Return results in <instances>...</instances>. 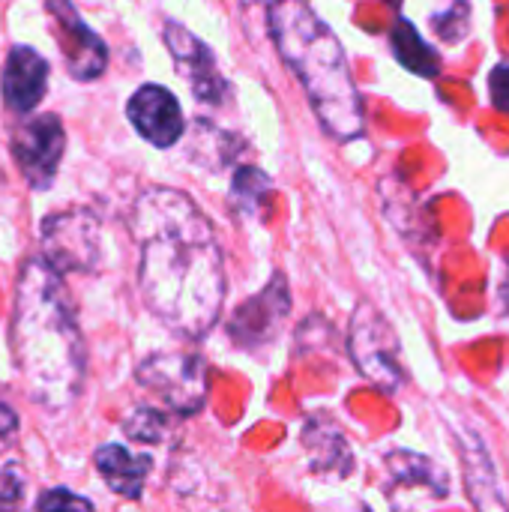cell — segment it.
<instances>
[{
    "instance_id": "d4e9b609",
    "label": "cell",
    "mask_w": 509,
    "mask_h": 512,
    "mask_svg": "<svg viewBox=\"0 0 509 512\" xmlns=\"http://www.w3.org/2000/svg\"><path fill=\"white\" fill-rule=\"evenodd\" d=\"M387 3H393V6H402V0H387Z\"/></svg>"
},
{
    "instance_id": "9c48e42d",
    "label": "cell",
    "mask_w": 509,
    "mask_h": 512,
    "mask_svg": "<svg viewBox=\"0 0 509 512\" xmlns=\"http://www.w3.org/2000/svg\"><path fill=\"white\" fill-rule=\"evenodd\" d=\"M288 312H291V294H288L285 276L276 273L264 291H258L243 306H237V312L228 321V333L237 348L252 351V348L270 345L279 336Z\"/></svg>"
},
{
    "instance_id": "ffe728a7",
    "label": "cell",
    "mask_w": 509,
    "mask_h": 512,
    "mask_svg": "<svg viewBox=\"0 0 509 512\" xmlns=\"http://www.w3.org/2000/svg\"><path fill=\"white\" fill-rule=\"evenodd\" d=\"M0 512H24V480L15 468L0 471Z\"/></svg>"
},
{
    "instance_id": "cb8c5ba5",
    "label": "cell",
    "mask_w": 509,
    "mask_h": 512,
    "mask_svg": "<svg viewBox=\"0 0 509 512\" xmlns=\"http://www.w3.org/2000/svg\"><path fill=\"white\" fill-rule=\"evenodd\" d=\"M504 300H507V306H509V285L504 288Z\"/></svg>"
},
{
    "instance_id": "9a60e30c",
    "label": "cell",
    "mask_w": 509,
    "mask_h": 512,
    "mask_svg": "<svg viewBox=\"0 0 509 512\" xmlns=\"http://www.w3.org/2000/svg\"><path fill=\"white\" fill-rule=\"evenodd\" d=\"M93 462H96V471L105 480V486L114 495L129 498V501L141 498V489H144L147 474H150V465H153L147 456H135V453H129L120 444L99 447L96 456H93Z\"/></svg>"
},
{
    "instance_id": "277c9868",
    "label": "cell",
    "mask_w": 509,
    "mask_h": 512,
    "mask_svg": "<svg viewBox=\"0 0 509 512\" xmlns=\"http://www.w3.org/2000/svg\"><path fill=\"white\" fill-rule=\"evenodd\" d=\"M348 354L357 372L384 393H399L408 381L402 366V342L390 321L372 306L360 303L351 315Z\"/></svg>"
},
{
    "instance_id": "7402d4cb",
    "label": "cell",
    "mask_w": 509,
    "mask_h": 512,
    "mask_svg": "<svg viewBox=\"0 0 509 512\" xmlns=\"http://www.w3.org/2000/svg\"><path fill=\"white\" fill-rule=\"evenodd\" d=\"M489 90H492V105L498 111L509 114V63H498L489 75Z\"/></svg>"
},
{
    "instance_id": "5b68a950",
    "label": "cell",
    "mask_w": 509,
    "mask_h": 512,
    "mask_svg": "<svg viewBox=\"0 0 509 512\" xmlns=\"http://www.w3.org/2000/svg\"><path fill=\"white\" fill-rule=\"evenodd\" d=\"M135 378L177 417H195L207 405V363L198 351H156L138 363Z\"/></svg>"
},
{
    "instance_id": "6da1fadb",
    "label": "cell",
    "mask_w": 509,
    "mask_h": 512,
    "mask_svg": "<svg viewBox=\"0 0 509 512\" xmlns=\"http://www.w3.org/2000/svg\"><path fill=\"white\" fill-rule=\"evenodd\" d=\"M147 309L183 339H204L225 303V261L198 204L165 186L144 189L129 213Z\"/></svg>"
},
{
    "instance_id": "4fadbf2b",
    "label": "cell",
    "mask_w": 509,
    "mask_h": 512,
    "mask_svg": "<svg viewBox=\"0 0 509 512\" xmlns=\"http://www.w3.org/2000/svg\"><path fill=\"white\" fill-rule=\"evenodd\" d=\"M3 102L15 114H30L48 90V63L30 45H15L0 78Z\"/></svg>"
},
{
    "instance_id": "603a6c76",
    "label": "cell",
    "mask_w": 509,
    "mask_h": 512,
    "mask_svg": "<svg viewBox=\"0 0 509 512\" xmlns=\"http://www.w3.org/2000/svg\"><path fill=\"white\" fill-rule=\"evenodd\" d=\"M15 438H18V414L6 402H0V456L12 450Z\"/></svg>"
},
{
    "instance_id": "7c38bea8",
    "label": "cell",
    "mask_w": 509,
    "mask_h": 512,
    "mask_svg": "<svg viewBox=\"0 0 509 512\" xmlns=\"http://www.w3.org/2000/svg\"><path fill=\"white\" fill-rule=\"evenodd\" d=\"M387 474H390V495L399 492V498H393V507L402 512L417 501H441L450 492L447 477L441 474V468L417 453H390L387 456Z\"/></svg>"
},
{
    "instance_id": "ba28073f",
    "label": "cell",
    "mask_w": 509,
    "mask_h": 512,
    "mask_svg": "<svg viewBox=\"0 0 509 512\" xmlns=\"http://www.w3.org/2000/svg\"><path fill=\"white\" fill-rule=\"evenodd\" d=\"M165 45L174 57L180 78L189 84V90L198 102L219 105L222 99H228L231 87H228L225 75L219 72L216 54L198 36H192L183 24L168 21L165 24Z\"/></svg>"
},
{
    "instance_id": "52a82bcc",
    "label": "cell",
    "mask_w": 509,
    "mask_h": 512,
    "mask_svg": "<svg viewBox=\"0 0 509 512\" xmlns=\"http://www.w3.org/2000/svg\"><path fill=\"white\" fill-rule=\"evenodd\" d=\"M9 150L27 186L42 192L54 183L66 150L63 123L54 114H30L12 129Z\"/></svg>"
},
{
    "instance_id": "44dd1931",
    "label": "cell",
    "mask_w": 509,
    "mask_h": 512,
    "mask_svg": "<svg viewBox=\"0 0 509 512\" xmlns=\"http://www.w3.org/2000/svg\"><path fill=\"white\" fill-rule=\"evenodd\" d=\"M39 512H93V504L66 489H51L39 498Z\"/></svg>"
},
{
    "instance_id": "2e32d148",
    "label": "cell",
    "mask_w": 509,
    "mask_h": 512,
    "mask_svg": "<svg viewBox=\"0 0 509 512\" xmlns=\"http://www.w3.org/2000/svg\"><path fill=\"white\" fill-rule=\"evenodd\" d=\"M303 447L309 450V459H312V468L315 471H333V474H348L351 465H354V456H351V447L342 435V429L324 417V414H315L306 429H303Z\"/></svg>"
},
{
    "instance_id": "30bf717a",
    "label": "cell",
    "mask_w": 509,
    "mask_h": 512,
    "mask_svg": "<svg viewBox=\"0 0 509 512\" xmlns=\"http://www.w3.org/2000/svg\"><path fill=\"white\" fill-rule=\"evenodd\" d=\"M45 9L54 18L57 27V39H60V51L66 57V69L72 78L78 81H93L105 72L108 66V48L99 39V33H93L81 15L72 9L69 0H45Z\"/></svg>"
},
{
    "instance_id": "3957f363",
    "label": "cell",
    "mask_w": 509,
    "mask_h": 512,
    "mask_svg": "<svg viewBox=\"0 0 509 512\" xmlns=\"http://www.w3.org/2000/svg\"><path fill=\"white\" fill-rule=\"evenodd\" d=\"M267 21L279 57L300 78L324 132L336 141L360 138L366 132L363 99L330 24L303 0H273Z\"/></svg>"
},
{
    "instance_id": "8fae6325",
    "label": "cell",
    "mask_w": 509,
    "mask_h": 512,
    "mask_svg": "<svg viewBox=\"0 0 509 512\" xmlns=\"http://www.w3.org/2000/svg\"><path fill=\"white\" fill-rule=\"evenodd\" d=\"M126 114L135 126V132L150 141L153 147H171L180 141L186 120L180 111V102L174 93H168L159 84H144L135 90V96L126 105Z\"/></svg>"
},
{
    "instance_id": "8992f818",
    "label": "cell",
    "mask_w": 509,
    "mask_h": 512,
    "mask_svg": "<svg viewBox=\"0 0 509 512\" xmlns=\"http://www.w3.org/2000/svg\"><path fill=\"white\" fill-rule=\"evenodd\" d=\"M102 258V228L93 210L72 207L42 222V261L66 273H93Z\"/></svg>"
},
{
    "instance_id": "7a4b0ae2",
    "label": "cell",
    "mask_w": 509,
    "mask_h": 512,
    "mask_svg": "<svg viewBox=\"0 0 509 512\" xmlns=\"http://www.w3.org/2000/svg\"><path fill=\"white\" fill-rule=\"evenodd\" d=\"M9 345L30 399L48 411L69 408L84 384V339L60 273L27 258L15 282Z\"/></svg>"
},
{
    "instance_id": "e0dca14e",
    "label": "cell",
    "mask_w": 509,
    "mask_h": 512,
    "mask_svg": "<svg viewBox=\"0 0 509 512\" xmlns=\"http://www.w3.org/2000/svg\"><path fill=\"white\" fill-rule=\"evenodd\" d=\"M393 51H396V57H399V63L405 66V69H411V72H417V75H426V78H435L438 75V69H441V57L423 42V36L414 30V24L411 21H405V18H399L396 24H393Z\"/></svg>"
},
{
    "instance_id": "5bb4252c",
    "label": "cell",
    "mask_w": 509,
    "mask_h": 512,
    "mask_svg": "<svg viewBox=\"0 0 509 512\" xmlns=\"http://www.w3.org/2000/svg\"><path fill=\"white\" fill-rule=\"evenodd\" d=\"M462 462H465V480H468V492L477 512H509L504 486L498 480V468L474 432L465 435L462 441Z\"/></svg>"
},
{
    "instance_id": "d6986e66",
    "label": "cell",
    "mask_w": 509,
    "mask_h": 512,
    "mask_svg": "<svg viewBox=\"0 0 509 512\" xmlns=\"http://www.w3.org/2000/svg\"><path fill=\"white\" fill-rule=\"evenodd\" d=\"M270 189V177L258 168H240L234 174V189H231V201L240 213H252L258 207V201L267 195Z\"/></svg>"
},
{
    "instance_id": "ac0fdd59",
    "label": "cell",
    "mask_w": 509,
    "mask_h": 512,
    "mask_svg": "<svg viewBox=\"0 0 509 512\" xmlns=\"http://www.w3.org/2000/svg\"><path fill=\"white\" fill-rule=\"evenodd\" d=\"M168 417L171 414H162V411L147 408V405L132 408L123 417V435L132 438V441H138V444H162L165 435H168V426H171Z\"/></svg>"
}]
</instances>
